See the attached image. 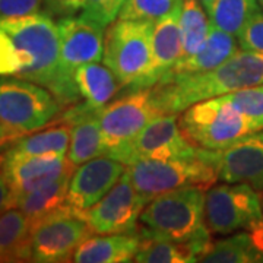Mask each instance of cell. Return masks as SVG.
Segmentation results:
<instances>
[{"mask_svg": "<svg viewBox=\"0 0 263 263\" xmlns=\"http://www.w3.org/2000/svg\"><path fill=\"white\" fill-rule=\"evenodd\" d=\"M0 78L43 85L63 107L81 100L62 75L57 22L44 12L0 19Z\"/></svg>", "mask_w": 263, "mask_h": 263, "instance_id": "cell-1", "label": "cell"}, {"mask_svg": "<svg viewBox=\"0 0 263 263\" xmlns=\"http://www.w3.org/2000/svg\"><path fill=\"white\" fill-rule=\"evenodd\" d=\"M263 85V51L240 48L215 69L171 78L152 86L162 114H179L193 104Z\"/></svg>", "mask_w": 263, "mask_h": 263, "instance_id": "cell-2", "label": "cell"}, {"mask_svg": "<svg viewBox=\"0 0 263 263\" xmlns=\"http://www.w3.org/2000/svg\"><path fill=\"white\" fill-rule=\"evenodd\" d=\"M205 195L203 189L181 187L152 199L142 211L139 235L190 243L202 256L211 246V233L205 222Z\"/></svg>", "mask_w": 263, "mask_h": 263, "instance_id": "cell-3", "label": "cell"}, {"mask_svg": "<svg viewBox=\"0 0 263 263\" xmlns=\"http://www.w3.org/2000/svg\"><path fill=\"white\" fill-rule=\"evenodd\" d=\"M219 151L200 148L189 158L176 160H136L127 165L130 179L145 203L160 195L181 187L208 190L218 177Z\"/></svg>", "mask_w": 263, "mask_h": 263, "instance_id": "cell-4", "label": "cell"}, {"mask_svg": "<svg viewBox=\"0 0 263 263\" xmlns=\"http://www.w3.org/2000/svg\"><path fill=\"white\" fill-rule=\"evenodd\" d=\"M162 114L152 88L127 91L98 113L104 139V155L129 165L132 148L145 126Z\"/></svg>", "mask_w": 263, "mask_h": 263, "instance_id": "cell-5", "label": "cell"}, {"mask_svg": "<svg viewBox=\"0 0 263 263\" xmlns=\"http://www.w3.org/2000/svg\"><path fill=\"white\" fill-rule=\"evenodd\" d=\"M180 129L192 143L209 151H224L256 132L252 123L224 95L208 98L181 111Z\"/></svg>", "mask_w": 263, "mask_h": 263, "instance_id": "cell-6", "label": "cell"}, {"mask_svg": "<svg viewBox=\"0 0 263 263\" xmlns=\"http://www.w3.org/2000/svg\"><path fill=\"white\" fill-rule=\"evenodd\" d=\"M62 108L46 86L19 78H0V120L18 139L46 127Z\"/></svg>", "mask_w": 263, "mask_h": 263, "instance_id": "cell-7", "label": "cell"}, {"mask_svg": "<svg viewBox=\"0 0 263 263\" xmlns=\"http://www.w3.org/2000/svg\"><path fill=\"white\" fill-rule=\"evenodd\" d=\"M152 31V22L132 19L119 18L107 27L103 63L127 91L138 84L149 66Z\"/></svg>", "mask_w": 263, "mask_h": 263, "instance_id": "cell-8", "label": "cell"}, {"mask_svg": "<svg viewBox=\"0 0 263 263\" xmlns=\"http://www.w3.org/2000/svg\"><path fill=\"white\" fill-rule=\"evenodd\" d=\"M205 222L211 234L262 228L263 205L256 189L243 183L214 184L205 195Z\"/></svg>", "mask_w": 263, "mask_h": 263, "instance_id": "cell-9", "label": "cell"}, {"mask_svg": "<svg viewBox=\"0 0 263 263\" xmlns=\"http://www.w3.org/2000/svg\"><path fill=\"white\" fill-rule=\"evenodd\" d=\"M94 234L85 218L62 206L31 222V262L62 263L73 259L76 249Z\"/></svg>", "mask_w": 263, "mask_h": 263, "instance_id": "cell-10", "label": "cell"}, {"mask_svg": "<svg viewBox=\"0 0 263 263\" xmlns=\"http://www.w3.org/2000/svg\"><path fill=\"white\" fill-rule=\"evenodd\" d=\"M146 206L133 186L129 170L105 196L82 216L94 234H132L138 230L143 208Z\"/></svg>", "mask_w": 263, "mask_h": 263, "instance_id": "cell-11", "label": "cell"}, {"mask_svg": "<svg viewBox=\"0 0 263 263\" xmlns=\"http://www.w3.org/2000/svg\"><path fill=\"white\" fill-rule=\"evenodd\" d=\"M104 27L85 15L57 19L60 43V70L70 85L75 84V72L86 63L101 62L104 54ZM78 89V88H76Z\"/></svg>", "mask_w": 263, "mask_h": 263, "instance_id": "cell-12", "label": "cell"}, {"mask_svg": "<svg viewBox=\"0 0 263 263\" xmlns=\"http://www.w3.org/2000/svg\"><path fill=\"white\" fill-rule=\"evenodd\" d=\"M126 170V164L108 155L97 157L75 167L69 181L65 206L82 215L111 190Z\"/></svg>", "mask_w": 263, "mask_h": 263, "instance_id": "cell-13", "label": "cell"}, {"mask_svg": "<svg viewBox=\"0 0 263 263\" xmlns=\"http://www.w3.org/2000/svg\"><path fill=\"white\" fill-rule=\"evenodd\" d=\"M180 129L177 114L165 113L152 119L139 133L132 148V160H176L189 158L199 152Z\"/></svg>", "mask_w": 263, "mask_h": 263, "instance_id": "cell-14", "label": "cell"}, {"mask_svg": "<svg viewBox=\"0 0 263 263\" xmlns=\"http://www.w3.org/2000/svg\"><path fill=\"white\" fill-rule=\"evenodd\" d=\"M73 168L75 165L67 160V155L46 154L0 157V171L9 183L12 203L15 197L25 195L48 181H53Z\"/></svg>", "mask_w": 263, "mask_h": 263, "instance_id": "cell-15", "label": "cell"}, {"mask_svg": "<svg viewBox=\"0 0 263 263\" xmlns=\"http://www.w3.org/2000/svg\"><path fill=\"white\" fill-rule=\"evenodd\" d=\"M218 177L224 183H243L263 190V129L219 151Z\"/></svg>", "mask_w": 263, "mask_h": 263, "instance_id": "cell-16", "label": "cell"}, {"mask_svg": "<svg viewBox=\"0 0 263 263\" xmlns=\"http://www.w3.org/2000/svg\"><path fill=\"white\" fill-rule=\"evenodd\" d=\"M180 10L161 18L154 24L151 38V62L146 72L138 84L129 91L152 88L160 84L164 76L176 66L181 57V34H180Z\"/></svg>", "mask_w": 263, "mask_h": 263, "instance_id": "cell-17", "label": "cell"}, {"mask_svg": "<svg viewBox=\"0 0 263 263\" xmlns=\"http://www.w3.org/2000/svg\"><path fill=\"white\" fill-rule=\"evenodd\" d=\"M98 111L89 110L84 103H76L67 107L60 122L70 126V145L67 160L75 167L86 161L104 155V139Z\"/></svg>", "mask_w": 263, "mask_h": 263, "instance_id": "cell-18", "label": "cell"}, {"mask_svg": "<svg viewBox=\"0 0 263 263\" xmlns=\"http://www.w3.org/2000/svg\"><path fill=\"white\" fill-rule=\"evenodd\" d=\"M238 50H240V46L235 35L216 28L211 24V29H209L205 44L199 48L193 56L177 62L176 66L164 76L161 82L168 81L176 76L209 72L219 65H222Z\"/></svg>", "mask_w": 263, "mask_h": 263, "instance_id": "cell-19", "label": "cell"}, {"mask_svg": "<svg viewBox=\"0 0 263 263\" xmlns=\"http://www.w3.org/2000/svg\"><path fill=\"white\" fill-rule=\"evenodd\" d=\"M141 246V235L98 234L89 235L73 254L76 263H126L133 262Z\"/></svg>", "mask_w": 263, "mask_h": 263, "instance_id": "cell-20", "label": "cell"}, {"mask_svg": "<svg viewBox=\"0 0 263 263\" xmlns=\"http://www.w3.org/2000/svg\"><path fill=\"white\" fill-rule=\"evenodd\" d=\"M202 263H260L263 262V227L211 243L200 256Z\"/></svg>", "mask_w": 263, "mask_h": 263, "instance_id": "cell-21", "label": "cell"}, {"mask_svg": "<svg viewBox=\"0 0 263 263\" xmlns=\"http://www.w3.org/2000/svg\"><path fill=\"white\" fill-rule=\"evenodd\" d=\"M75 84L82 103L94 111L105 107L123 88L110 67L100 62L81 66L75 72Z\"/></svg>", "mask_w": 263, "mask_h": 263, "instance_id": "cell-22", "label": "cell"}, {"mask_svg": "<svg viewBox=\"0 0 263 263\" xmlns=\"http://www.w3.org/2000/svg\"><path fill=\"white\" fill-rule=\"evenodd\" d=\"M29 218L18 208L0 214V262H31Z\"/></svg>", "mask_w": 263, "mask_h": 263, "instance_id": "cell-23", "label": "cell"}, {"mask_svg": "<svg viewBox=\"0 0 263 263\" xmlns=\"http://www.w3.org/2000/svg\"><path fill=\"white\" fill-rule=\"evenodd\" d=\"M73 170L62 174L53 181H48L46 184L31 190L25 195L15 197L12 208H18L19 211H22L28 216L31 222H34L41 216L65 206L69 181H70V176Z\"/></svg>", "mask_w": 263, "mask_h": 263, "instance_id": "cell-24", "label": "cell"}, {"mask_svg": "<svg viewBox=\"0 0 263 263\" xmlns=\"http://www.w3.org/2000/svg\"><path fill=\"white\" fill-rule=\"evenodd\" d=\"M70 145V126L67 123L56 124L50 129L34 132L15 142L6 151V157H24V155H46L57 154L67 155Z\"/></svg>", "mask_w": 263, "mask_h": 263, "instance_id": "cell-25", "label": "cell"}, {"mask_svg": "<svg viewBox=\"0 0 263 263\" xmlns=\"http://www.w3.org/2000/svg\"><path fill=\"white\" fill-rule=\"evenodd\" d=\"M209 29H211V19L205 6L199 0H183L180 10V34H181L180 60L193 56L205 44Z\"/></svg>", "mask_w": 263, "mask_h": 263, "instance_id": "cell-26", "label": "cell"}, {"mask_svg": "<svg viewBox=\"0 0 263 263\" xmlns=\"http://www.w3.org/2000/svg\"><path fill=\"white\" fill-rule=\"evenodd\" d=\"M200 252L190 243H176L141 235V246L133 262L187 263L199 262Z\"/></svg>", "mask_w": 263, "mask_h": 263, "instance_id": "cell-27", "label": "cell"}, {"mask_svg": "<svg viewBox=\"0 0 263 263\" xmlns=\"http://www.w3.org/2000/svg\"><path fill=\"white\" fill-rule=\"evenodd\" d=\"M260 9L257 0H215L208 15L214 27L237 37Z\"/></svg>", "mask_w": 263, "mask_h": 263, "instance_id": "cell-28", "label": "cell"}, {"mask_svg": "<svg viewBox=\"0 0 263 263\" xmlns=\"http://www.w3.org/2000/svg\"><path fill=\"white\" fill-rule=\"evenodd\" d=\"M181 5L183 0H126L119 18L155 24L171 12L180 9Z\"/></svg>", "mask_w": 263, "mask_h": 263, "instance_id": "cell-29", "label": "cell"}, {"mask_svg": "<svg viewBox=\"0 0 263 263\" xmlns=\"http://www.w3.org/2000/svg\"><path fill=\"white\" fill-rule=\"evenodd\" d=\"M240 113L256 127L263 129V85L245 88L235 92L224 95Z\"/></svg>", "mask_w": 263, "mask_h": 263, "instance_id": "cell-30", "label": "cell"}, {"mask_svg": "<svg viewBox=\"0 0 263 263\" xmlns=\"http://www.w3.org/2000/svg\"><path fill=\"white\" fill-rule=\"evenodd\" d=\"M126 0H85L82 15L107 28L120 16Z\"/></svg>", "mask_w": 263, "mask_h": 263, "instance_id": "cell-31", "label": "cell"}, {"mask_svg": "<svg viewBox=\"0 0 263 263\" xmlns=\"http://www.w3.org/2000/svg\"><path fill=\"white\" fill-rule=\"evenodd\" d=\"M238 46L243 50L263 51V12L259 10L237 35Z\"/></svg>", "mask_w": 263, "mask_h": 263, "instance_id": "cell-32", "label": "cell"}, {"mask_svg": "<svg viewBox=\"0 0 263 263\" xmlns=\"http://www.w3.org/2000/svg\"><path fill=\"white\" fill-rule=\"evenodd\" d=\"M43 9L41 0H0V19L37 13Z\"/></svg>", "mask_w": 263, "mask_h": 263, "instance_id": "cell-33", "label": "cell"}, {"mask_svg": "<svg viewBox=\"0 0 263 263\" xmlns=\"http://www.w3.org/2000/svg\"><path fill=\"white\" fill-rule=\"evenodd\" d=\"M43 12L51 18H63L76 15L84 8L85 0H41Z\"/></svg>", "mask_w": 263, "mask_h": 263, "instance_id": "cell-34", "label": "cell"}, {"mask_svg": "<svg viewBox=\"0 0 263 263\" xmlns=\"http://www.w3.org/2000/svg\"><path fill=\"white\" fill-rule=\"evenodd\" d=\"M12 208V190L8 180L5 179L3 173L0 171V214Z\"/></svg>", "mask_w": 263, "mask_h": 263, "instance_id": "cell-35", "label": "cell"}, {"mask_svg": "<svg viewBox=\"0 0 263 263\" xmlns=\"http://www.w3.org/2000/svg\"><path fill=\"white\" fill-rule=\"evenodd\" d=\"M16 141H18V138L5 126V123L0 120V149H3L8 143Z\"/></svg>", "mask_w": 263, "mask_h": 263, "instance_id": "cell-36", "label": "cell"}, {"mask_svg": "<svg viewBox=\"0 0 263 263\" xmlns=\"http://www.w3.org/2000/svg\"><path fill=\"white\" fill-rule=\"evenodd\" d=\"M199 2H200V3H202L203 6H205V9L209 10V9H211V6H212V3H214L215 0H199Z\"/></svg>", "mask_w": 263, "mask_h": 263, "instance_id": "cell-37", "label": "cell"}, {"mask_svg": "<svg viewBox=\"0 0 263 263\" xmlns=\"http://www.w3.org/2000/svg\"><path fill=\"white\" fill-rule=\"evenodd\" d=\"M257 2H259V5H260V8H262V9H263V0H257Z\"/></svg>", "mask_w": 263, "mask_h": 263, "instance_id": "cell-38", "label": "cell"}, {"mask_svg": "<svg viewBox=\"0 0 263 263\" xmlns=\"http://www.w3.org/2000/svg\"><path fill=\"white\" fill-rule=\"evenodd\" d=\"M262 205H263V202H262Z\"/></svg>", "mask_w": 263, "mask_h": 263, "instance_id": "cell-39", "label": "cell"}]
</instances>
